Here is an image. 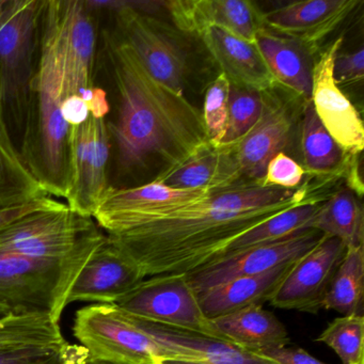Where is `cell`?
<instances>
[{"instance_id":"cell-40","label":"cell","mask_w":364,"mask_h":364,"mask_svg":"<svg viewBox=\"0 0 364 364\" xmlns=\"http://www.w3.org/2000/svg\"><path fill=\"white\" fill-rule=\"evenodd\" d=\"M73 364H120L116 363V362L107 361V360L103 359H97V358L91 357L90 355H87L86 358H84L82 360H80V361L75 362Z\"/></svg>"},{"instance_id":"cell-13","label":"cell","mask_w":364,"mask_h":364,"mask_svg":"<svg viewBox=\"0 0 364 364\" xmlns=\"http://www.w3.org/2000/svg\"><path fill=\"white\" fill-rule=\"evenodd\" d=\"M338 38L321 53L313 65L312 106L328 133L343 152L358 155L364 146L361 117L334 82L333 63L342 46Z\"/></svg>"},{"instance_id":"cell-25","label":"cell","mask_w":364,"mask_h":364,"mask_svg":"<svg viewBox=\"0 0 364 364\" xmlns=\"http://www.w3.org/2000/svg\"><path fill=\"white\" fill-rule=\"evenodd\" d=\"M321 206V203L317 200L309 198L306 201L279 213L276 216L272 217L234 240L228 247L223 257L236 255L255 247L280 242L289 236L312 229L313 221Z\"/></svg>"},{"instance_id":"cell-16","label":"cell","mask_w":364,"mask_h":364,"mask_svg":"<svg viewBox=\"0 0 364 364\" xmlns=\"http://www.w3.org/2000/svg\"><path fill=\"white\" fill-rule=\"evenodd\" d=\"M57 10L65 48L68 95L85 99L95 88L97 33L92 9L87 0H57Z\"/></svg>"},{"instance_id":"cell-35","label":"cell","mask_w":364,"mask_h":364,"mask_svg":"<svg viewBox=\"0 0 364 364\" xmlns=\"http://www.w3.org/2000/svg\"><path fill=\"white\" fill-rule=\"evenodd\" d=\"M63 202L48 193L0 199V231L22 217L38 210L58 208Z\"/></svg>"},{"instance_id":"cell-7","label":"cell","mask_w":364,"mask_h":364,"mask_svg":"<svg viewBox=\"0 0 364 364\" xmlns=\"http://www.w3.org/2000/svg\"><path fill=\"white\" fill-rule=\"evenodd\" d=\"M87 3L92 10L116 12L121 39L133 48L149 74L170 90L184 95L188 54L172 29L149 14L132 9L125 0Z\"/></svg>"},{"instance_id":"cell-31","label":"cell","mask_w":364,"mask_h":364,"mask_svg":"<svg viewBox=\"0 0 364 364\" xmlns=\"http://www.w3.org/2000/svg\"><path fill=\"white\" fill-rule=\"evenodd\" d=\"M315 341L333 349L342 364H364L363 315L333 319Z\"/></svg>"},{"instance_id":"cell-22","label":"cell","mask_w":364,"mask_h":364,"mask_svg":"<svg viewBox=\"0 0 364 364\" xmlns=\"http://www.w3.org/2000/svg\"><path fill=\"white\" fill-rule=\"evenodd\" d=\"M296 261L281 264L257 276L234 279L205 291L198 297L202 312L208 318L214 319L269 301Z\"/></svg>"},{"instance_id":"cell-2","label":"cell","mask_w":364,"mask_h":364,"mask_svg":"<svg viewBox=\"0 0 364 364\" xmlns=\"http://www.w3.org/2000/svg\"><path fill=\"white\" fill-rule=\"evenodd\" d=\"M108 46L120 95L118 121L109 131L123 171L159 159L165 172L210 144L196 106L154 80L127 42L112 37Z\"/></svg>"},{"instance_id":"cell-23","label":"cell","mask_w":364,"mask_h":364,"mask_svg":"<svg viewBox=\"0 0 364 364\" xmlns=\"http://www.w3.org/2000/svg\"><path fill=\"white\" fill-rule=\"evenodd\" d=\"M210 321L231 344L250 353L283 348L291 342L285 326L263 304L247 306Z\"/></svg>"},{"instance_id":"cell-39","label":"cell","mask_w":364,"mask_h":364,"mask_svg":"<svg viewBox=\"0 0 364 364\" xmlns=\"http://www.w3.org/2000/svg\"><path fill=\"white\" fill-rule=\"evenodd\" d=\"M63 114L69 127H78L92 116L88 103L78 95H68L65 97Z\"/></svg>"},{"instance_id":"cell-32","label":"cell","mask_w":364,"mask_h":364,"mask_svg":"<svg viewBox=\"0 0 364 364\" xmlns=\"http://www.w3.org/2000/svg\"><path fill=\"white\" fill-rule=\"evenodd\" d=\"M263 105L262 93L230 85L227 127L221 144L240 142L259 121Z\"/></svg>"},{"instance_id":"cell-10","label":"cell","mask_w":364,"mask_h":364,"mask_svg":"<svg viewBox=\"0 0 364 364\" xmlns=\"http://www.w3.org/2000/svg\"><path fill=\"white\" fill-rule=\"evenodd\" d=\"M110 156L109 125L105 118L91 116L78 127H70V184L68 208L91 217L108 185Z\"/></svg>"},{"instance_id":"cell-24","label":"cell","mask_w":364,"mask_h":364,"mask_svg":"<svg viewBox=\"0 0 364 364\" xmlns=\"http://www.w3.org/2000/svg\"><path fill=\"white\" fill-rule=\"evenodd\" d=\"M255 43L277 84L279 82L304 99L311 100L314 65L308 48L265 27L255 36Z\"/></svg>"},{"instance_id":"cell-4","label":"cell","mask_w":364,"mask_h":364,"mask_svg":"<svg viewBox=\"0 0 364 364\" xmlns=\"http://www.w3.org/2000/svg\"><path fill=\"white\" fill-rule=\"evenodd\" d=\"M105 235L97 230L72 255L61 259L0 252V314L46 315L59 323L72 285Z\"/></svg>"},{"instance_id":"cell-28","label":"cell","mask_w":364,"mask_h":364,"mask_svg":"<svg viewBox=\"0 0 364 364\" xmlns=\"http://www.w3.org/2000/svg\"><path fill=\"white\" fill-rule=\"evenodd\" d=\"M206 28L218 27L230 35L255 43L264 28L263 14L249 0H202Z\"/></svg>"},{"instance_id":"cell-36","label":"cell","mask_w":364,"mask_h":364,"mask_svg":"<svg viewBox=\"0 0 364 364\" xmlns=\"http://www.w3.org/2000/svg\"><path fill=\"white\" fill-rule=\"evenodd\" d=\"M304 173L306 171L297 161L281 152L268 163L262 185L293 189L301 183Z\"/></svg>"},{"instance_id":"cell-5","label":"cell","mask_w":364,"mask_h":364,"mask_svg":"<svg viewBox=\"0 0 364 364\" xmlns=\"http://www.w3.org/2000/svg\"><path fill=\"white\" fill-rule=\"evenodd\" d=\"M43 0H0V103L8 121L28 112Z\"/></svg>"},{"instance_id":"cell-19","label":"cell","mask_w":364,"mask_h":364,"mask_svg":"<svg viewBox=\"0 0 364 364\" xmlns=\"http://www.w3.org/2000/svg\"><path fill=\"white\" fill-rule=\"evenodd\" d=\"M291 120L282 104L264 97L263 112L255 127L236 144L240 174L262 184L268 163L289 142Z\"/></svg>"},{"instance_id":"cell-27","label":"cell","mask_w":364,"mask_h":364,"mask_svg":"<svg viewBox=\"0 0 364 364\" xmlns=\"http://www.w3.org/2000/svg\"><path fill=\"white\" fill-rule=\"evenodd\" d=\"M312 229L336 237L347 247L362 246L364 242L363 210L353 191L342 189L321 204Z\"/></svg>"},{"instance_id":"cell-14","label":"cell","mask_w":364,"mask_h":364,"mask_svg":"<svg viewBox=\"0 0 364 364\" xmlns=\"http://www.w3.org/2000/svg\"><path fill=\"white\" fill-rule=\"evenodd\" d=\"M210 193L180 191L157 180L133 188L109 187L92 218L106 234L117 233L133 227L149 215L201 201Z\"/></svg>"},{"instance_id":"cell-11","label":"cell","mask_w":364,"mask_h":364,"mask_svg":"<svg viewBox=\"0 0 364 364\" xmlns=\"http://www.w3.org/2000/svg\"><path fill=\"white\" fill-rule=\"evenodd\" d=\"M345 252L346 246L338 238L323 235L294 263L268 302L284 310L318 312Z\"/></svg>"},{"instance_id":"cell-3","label":"cell","mask_w":364,"mask_h":364,"mask_svg":"<svg viewBox=\"0 0 364 364\" xmlns=\"http://www.w3.org/2000/svg\"><path fill=\"white\" fill-rule=\"evenodd\" d=\"M40 31V59L31 80L22 156L46 193L65 199L70 184V127L63 114L68 90L57 0L46 1Z\"/></svg>"},{"instance_id":"cell-26","label":"cell","mask_w":364,"mask_h":364,"mask_svg":"<svg viewBox=\"0 0 364 364\" xmlns=\"http://www.w3.org/2000/svg\"><path fill=\"white\" fill-rule=\"evenodd\" d=\"M364 247H347L332 278L323 309L342 316L363 315Z\"/></svg>"},{"instance_id":"cell-20","label":"cell","mask_w":364,"mask_h":364,"mask_svg":"<svg viewBox=\"0 0 364 364\" xmlns=\"http://www.w3.org/2000/svg\"><path fill=\"white\" fill-rule=\"evenodd\" d=\"M236 144H206L184 163L159 174L155 180L180 191H216L235 186L240 180Z\"/></svg>"},{"instance_id":"cell-6","label":"cell","mask_w":364,"mask_h":364,"mask_svg":"<svg viewBox=\"0 0 364 364\" xmlns=\"http://www.w3.org/2000/svg\"><path fill=\"white\" fill-rule=\"evenodd\" d=\"M73 334L89 355L120 364L163 361L161 345L136 317L116 304H90L76 312Z\"/></svg>"},{"instance_id":"cell-8","label":"cell","mask_w":364,"mask_h":364,"mask_svg":"<svg viewBox=\"0 0 364 364\" xmlns=\"http://www.w3.org/2000/svg\"><path fill=\"white\" fill-rule=\"evenodd\" d=\"M114 304L142 321L230 343L202 312L186 274L144 279Z\"/></svg>"},{"instance_id":"cell-41","label":"cell","mask_w":364,"mask_h":364,"mask_svg":"<svg viewBox=\"0 0 364 364\" xmlns=\"http://www.w3.org/2000/svg\"><path fill=\"white\" fill-rule=\"evenodd\" d=\"M155 364H165V363H163V362H161V361H157L156 363H155Z\"/></svg>"},{"instance_id":"cell-9","label":"cell","mask_w":364,"mask_h":364,"mask_svg":"<svg viewBox=\"0 0 364 364\" xmlns=\"http://www.w3.org/2000/svg\"><path fill=\"white\" fill-rule=\"evenodd\" d=\"M100 229L93 218L82 216L63 203L31 213L1 230L0 252L61 259L72 255Z\"/></svg>"},{"instance_id":"cell-34","label":"cell","mask_w":364,"mask_h":364,"mask_svg":"<svg viewBox=\"0 0 364 364\" xmlns=\"http://www.w3.org/2000/svg\"><path fill=\"white\" fill-rule=\"evenodd\" d=\"M230 85L227 76L220 73L210 82L206 90L202 116L208 141L214 146L221 144L225 136Z\"/></svg>"},{"instance_id":"cell-12","label":"cell","mask_w":364,"mask_h":364,"mask_svg":"<svg viewBox=\"0 0 364 364\" xmlns=\"http://www.w3.org/2000/svg\"><path fill=\"white\" fill-rule=\"evenodd\" d=\"M323 236L317 230H306L280 242L223 257L197 272L186 274L187 280L199 297L205 291L234 279L257 276L281 264L296 261L309 252Z\"/></svg>"},{"instance_id":"cell-33","label":"cell","mask_w":364,"mask_h":364,"mask_svg":"<svg viewBox=\"0 0 364 364\" xmlns=\"http://www.w3.org/2000/svg\"><path fill=\"white\" fill-rule=\"evenodd\" d=\"M89 355L82 345H9L0 347V364H73Z\"/></svg>"},{"instance_id":"cell-21","label":"cell","mask_w":364,"mask_h":364,"mask_svg":"<svg viewBox=\"0 0 364 364\" xmlns=\"http://www.w3.org/2000/svg\"><path fill=\"white\" fill-rule=\"evenodd\" d=\"M200 37L230 84L259 93L276 86L255 43L238 39L218 27H210Z\"/></svg>"},{"instance_id":"cell-37","label":"cell","mask_w":364,"mask_h":364,"mask_svg":"<svg viewBox=\"0 0 364 364\" xmlns=\"http://www.w3.org/2000/svg\"><path fill=\"white\" fill-rule=\"evenodd\" d=\"M364 77V50L351 54H336L333 63V78L336 85H350L361 82Z\"/></svg>"},{"instance_id":"cell-30","label":"cell","mask_w":364,"mask_h":364,"mask_svg":"<svg viewBox=\"0 0 364 364\" xmlns=\"http://www.w3.org/2000/svg\"><path fill=\"white\" fill-rule=\"evenodd\" d=\"M301 150L306 169L314 173H326L336 169L345 154L321 124L312 103L309 104L304 110Z\"/></svg>"},{"instance_id":"cell-29","label":"cell","mask_w":364,"mask_h":364,"mask_svg":"<svg viewBox=\"0 0 364 364\" xmlns=\"http://www.w3.org/2000/svg\"><path fill=\"white\" fill-rule=\"evenodd\" d=\"M40 193H46L14 146L0 103V199Z\"/></svg>"},{"instance_id":"cell-15","label":"cell","mask_w":364,"mask_h":364,"mask_svg":"<svg viewBox=\"0 0 364 364\" xmlns=\"http://www.w3.org/2000/svg\"><path fill=\"white\" fill-rule=\"evenodd\" d=\"M144 280L135 262L106 234L72 285L68 304L75 301L116 304Z\"/></svg>"},{"instance_id":"cell-17","label":"cell","mask_w":364,"mask_h":364,"mask_svg":"<svg viewBox=\"0 0 364 364\" xmlns=\"http://www.w3.org/2000/svg\"><path fill=\"white\" fill-rule=\"evenodd\" d=\"M137 319L161 345L165 364H278L231 343Z\"/></svg>"},{"instance_id":"cell-38","label":"cell","mask_w":364,"mask_h":364,"mask_svg":"<svg viewBox=\"0 0 364 364\" xmlns=\"http://www.w3.org/2000/svg\"><path fill=\"white\" fill-rule=\"evenodd\" d=\"M257 355L272 360L278 364H327L319 361L304 349L297 348V347L269 349Z\"/></svg>"},{"instance_id":"cell-18","label":"cell","mask_w":364,"mask_h":364,"mask_svg":"<svg viewBox=\"0 0 364 364\" xmlns=\"http://www.w3.org/2000/svg\"><path fill=\"white\" fill-rule=\"evenodd\" d=\"M357 0H306L263 14L264 26L306 48L333 33L355 9Z\"/></svg>"},{"instance_id":"cell-1","label":"cell","mask_w":364,"mask_h":364,"mask_svg":"<svg viewBox=\"0 0 364 364\" xmlns=\"http://www.w3.org/2000/svg\"><path fill=\"white\" fill-rule=\"evenodd\" d=\"M309 199L306 191L262 184L212 191L205 199L144 217L107 234L144 279L189 274L218 261L242 234Z\"/></svg>"}]
</instances>
